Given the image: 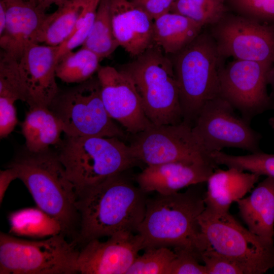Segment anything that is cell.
<instances>
[{
    "label": "cell",
    "instance_id": "1",
    "mask_svg": "<svg viewBox=\"0 0 274 274\" xmlns=\"http://www.w3.org/2000/svg\"><path fill=\"white\" fill-rule=\"evenodd\" d=\"M146 194L124 172L78 192L80 241L84 244L120 233H136L145 215Z\"/></svg>",
    "mask_w": 274,
    "mask_h": 274
},
{
    "label": "cell",
    "instance_id": "2",
    "mask_svg": "<svg viewBox=\"0 0 274 274\" xmlns=\"http://www.w3.org/2000/svg\"><path fill=\"white\" fill-rule=\"evenodd\" d=\"M204 195L194 189L148 198L136 233L144 250L173 247L201 254L211 246L201 233L199 217L205 209Z\"/></svg>",
    "mask_w": 274,
    "mask_h": 274
},
{
    "label": "cell",
    "instance_id": "3",
    "mask_svg": "<svg viewBox=\"0 0 274 274\" xmlns=\"http://www.w3.org/2000/svg\"><path fill=\"white\" fill-rule=\"evenodd\" d=\"M8 166L16 170L38 207L59 223L64 234L79 225L76 190L57 151L31 152L24 147Z\"/></svg>",
    "mask_w": 274,
    "mask_h": 274
},
{
    "label": "cell",
    "instance_id": "4",
    "mask_svg": "<svg viewBox=\"0 0 274 274\" xmlns=\"http://www.w3.org/2000/svg\"><path fill=\"white\" fill-rule=\"evenodd\" d=\"M123 141L117 137L65 135L57 152L77 194L140 162Z\"/></svg>",
    "mask_w": 274,
    "mask_h": 274
},
{
    "label": "cell",
    "instance_id": "5",
    "mask_svg": "<svg viewBox=\"0 0 274 274\" xmlns=\"http://www.w3.org/2000/svg\"><path fill=\"white\" fill-rule=\"evenodd\" d=\"M174 55L183 121L192 126L205 104L219 95V72L225 58L206 31Z\"/></svg>",
    "mask_w": 274,
    "mask_h": 274
},
{
    "label": "cell",
    "instance_id": "6",
    "mask_svg": "<svg viewBox=\"0 0 274 274\" xmlns=\"http://www.w3.org/2000/svg\"><path fill=\"white\" fill-rule=\"evenodd\" d=\"M135 58L118 69L133 82L147 118L157 125L182 122L179 89L172 60L154 44Z\"/></svg>",
    "mask_w": 274,
    "mask_h": 274
},
{
    "label": "cell",
    "instance_id": "7",
    "mask_svg": "<svg viewBox=\"0 0 274 274\" xmlns=\"http://www.w3.org/2000/svg\"><path fill=\"white\" fill-rule=\"evenodd\" d=\"M79 253L63 233L34 241L1 232L0 274L77 273Z\"/></svg>",
    "mask_w": 274,
    "mask_h": 274
},
{
    "label": "cell",
    "instance_id": "8",
    "mask_svg": "<svg viewBox=\"0 0 274 274\" xmlns=\"http://www.w3.org/2000/svg\"><path fill=\"white\" fill-rule=\"evenodd\" d=\"M49 108L61 121L65 135L126 138L105 108L97 75L59 90Z\"/></svg>",
    "mask_w": 274,
    "mask_h": 274
},
{
    "label": "cell",
    "instance_id": "9",
    "mask_svg": "<svg viewBox=\"0 0 274 274\" xmlns=\"http://www.w3.org/2000/svg\"><path fill=\"white\" fill-rule=\"evenodd\" d=\"M201 233L216 251L242 263L252 274L274 268V245L243 226L229 212L210 213L199 217Z\"/></svg>",
    "mask_w": 274,
    "mask_h": 274
},
{
    "label": "cell",
    "instance_id": "10",
    "mask_svg": "<svg viewBox=\"0 0 274 274\" xmlns=\"http://www.w3.org/2000/svg\"><path fill=\"white\" fill-rule=\"evenodd\" d=\"M235 109L220 95L203 106L192 126V132L208 154L225 148H234L251 153L260 151V134L249 122L238 117Z\"/></svg>",
    "mask_w": 274,
    "mask_h": 274
},
{
    "label": "cell",
    "instance_id": "11",
    "mask_svg": "<svg viewBox=\"0 0 274 274\" xmlns=\"http://www.w3.org/2000/svg\"><path fill=\"white\" fill-rule=\"evenodd\" d=\"M130 135L129 146L134 156L147 165L177 161L216 164L197 142L192 126L184 121L176 124H152Z\"/></svg>",
    "mask_w": 274,
    "mask_h": 274
},
{
    "label": "cell",
    "instance_id": "12",
    "mask_svg": "<svg viewBox=\"0 0 274 274\" xmlns=\"http://www.w3.org/2000/svg\"><path fill=\"white\" fill-rule=\"evenodd\" d=\"M273 64L233 59L219 72V95L250 121L254 117L274 108L268 94L269 73Z\"/></svg>",
    "mask_w": 274,
    "mask_h": 274
},
{
    "label": "cell",
    "instance_id": "13",
    "mask_svg": "<svg viewBox=\"0 0 274 274\" xmlns=\"http://www.w3.org/2000/svg\"><path fill=\"white\" fill-rule=\"evenodd\" d=\"M210 33L225 58L274 63V24L227 13Z\"/></svg>",
    "mask_w": 274,
    "mask_h": 274
},
{
    "label": "cell",
    "instance_id": "14",
    "mask_svg": "<svg viewBox=\"0 0 274 274\" xmlns=\"http://www.w3.org/2000/svg\"><path fill=\"white\" fill-rule=\"evenodd\" d=\"M97 77L102 99L110 116L130 134L142 131L153 124L146 116L142 100L131 79L113 66H100Z\"/></svg>",
    "mask_w": 274,
    "mask_h": 274
},
{
    "label": "cell",
    "instance_id": "15",
    "mask_svg": "<svg viewBox=\"0 0 274 274\" xmlns=\"http://www.w3.org/2000/svg\"><path fill=\"white\" fill-rule=\"evenodd\" d=\"M106 241L90 240L79 250L78 272L81 274H126L139 252L144 249L137 233H120Z\"/></svg>",
    "mask_w": 274,
    "mask_h": 274
},
{
    "label": "cell",
    "instance_id": "16",
    "mask_svg": "<svg viewBox=\"0 0 274 274\" xmlns=\"http://www.w3.org/2000/svg\"><path fill=\"white\" fill-rule=\"evenodd\" d=\"M58 50V46L31 43L18 61L29 108L49 107L60 90L55 72Z\"/></svg>",
    "mask_w": 274,
    "mask_h": 274
},
{
    "label": "cell",
    "instance_id": "17",
    "mask_svg": "<svg viewBox=\"0 0 274 274\" xmlns=\"http://www.w3.org/2000/svg\"><path fill=\"white\" fill-rule=\"evenodd\" d=\"M6 11V25L0 35L1 53L19 61L26 47L37 42L47 14L31 0H1Z\"/></svg>",
    "mask_w": 274,
    "mask_h": 274
},
{
    "label": "cell",
    "instance_id": "18",
    "mask_svg": "<svg viewBox=\"0 0 274 274\" xmlns=\"http://www.w3.org/2000/svg\"><path fill=\"white\" fill-rule=\"evenodd\" d=\"M217 165L214 163L172 162L147 165L135 177L145 192L169 194L184 188L207 182Z\"/></svg>",
    "mask_w": 274,
    "mask_h": 274
},
{
    "label": "cell",
    "instance_id": "19",
    "mask_svg": "<svg viewBox=\"0 0 274 274\" xmlns=\"http://www.w3.org/2000/svg\"><path fill=\"white\" fill-rule=\"evenodd\" d=\"M112 26L119 45L136 57L153 44L154 20L131 1L109 0Z\"/></svg>",
    "mask_w": 274,
    "mask_h": 274
},
{
    "label": "cell",
    "instance_id": "20",
    "mask_svg": "<svg viewBox=\"0 0 274 274\" xmlns=\"http://www.w3.org/2000/svg\"><path fill=\"white\" fill-rule=\"evenodd\" d=\"M260 177L234 167L226 170L215 168L207 181L204 210L214 214L229 212L232 203L250 192Z\"/></svg>",
    "mask_w": 274,
    "mask_h": 274
},
{
    "label": "cell",
    "instance_id": "21",
    "mask_svg": "<svg viewBox=\"0 0 274 274\" xmlns=\"http://www.w3.org/2000/svg\"><path fill=\"white\" fill-rule=\"evenodd\" d=\"M236 202L248 229L263 240L273 243L274 178L267 177L249 196Z\"/></svg>",
    "mask_w": 274,
    "mask_h": 274
},
{
    "label": "cell",
    "instance_id": "22",
    "mask_svg": "<svg viewBox=\"0 0 274 274\" xmlns=\"http://www.w3.org/2000/svg\"><path fill=\"white\" fill-rule=\"evenodd\" d=\"M21 127L25 139L24 147L31 152L45 151L62 141V124L49 107L29 108Z\"/></svg>",
    "mask_w": 274,
    "mask_h": 274
},
{
    "label": "cell",
    "instance_id": "23",
    "mask_svg": "<svg viewBox=\"0 0 274 274\" xmlns=\"http://www.w3.org/2000/svg\"><path fill=\"white\" fill-rule=\"evenodd\" d=\"M203 27L185 16L169 12L154 20L153 42L166 54H175L195 39Z\"/></svg>",
    "mask_w": 274,
    "mask_h": 274
},
{
    "label": "cell",
    "instance_id": "24",
    "mask_svg": "<svg viewBox=\"0 0 274 274\" xmlns=\"http://www.w3.org/2000/svg\"><path fill=\"white\" fill-rule=\"evenodd\" d=\"M90 0H67L53 13L47 14L37 42L57 46L71 35Z\"/></svg>",
    "mask_w": 274,
    "mask_h": 274
},
{
    "label": "cell",
    "instance_id": "25",
    "mask_svg": "<svg viewBox=\"0 0 274 274\" xmlns=\"http://www.w3.org/2000/svg\"><path fill=\"white\" fill-rule=\"evenodd\" d=\"M101 60L96 54L82 47L77 51L67 52L58 59L56 77L66 83L84 82L97 73Z\"/></svg>",
    "mask_w": 274,
    "mask_h": 274
},
{
    "label": "cell",
    "instance_id": "26",
    "mask_svg": "<svg viewBox=\"0 0 274 274\" xmlns=\"http://www.w3.org/2000/svg\"><path fill=\"white\" fill-rule=\"evenodd\" d=\"M9 220L11 231L19 235L42 237L63 233L59 223L39 208L13 212Z\"/></svg>",
    "mask_w": 274,
    "mask_h": 274
},
{
    "label": "cell",
    "instance_id": "27",
    "mask_svg": "<svg viewBox=\"0 0 274 274\" xmlns=\"http://www.w3.org/2000/svg\"><path fill=\"white\" fill-rule=\"evenodd\" d=\"M119 46L113 32L109 0H100L92 27L82 47L102 59L111 55Z\"/></svg>",
    "mask_w": 274,
    "mask_h": 274
},
{
    "label": "cell",
    "instance_id": "28",
    "mask_svg": "<svg viewBox=\"0 0 274 274\" xmlns=\"http://www.w3.org/2000/svg\"><path fill=\"white\" fill-rule=\"evenodd\" d=\"M227 0H176L170 12L185 16L203 27L212 26L227 14Z\"/></svg>",
    "mask_w": 274,
    "mask_h": 274
},
{
    "label": "cell",
    "instance_id": "29",
    "mask_svg": "<svg viewBox=\"0 0 274 274\" xmlns=\"http://www.w3.org/2000/svg\"><path fill=\"white\" fill-rule=\"evenodd\" d=\"M210 156L217 165L274 178V154L259 151L245 155H233L220 151L211 153Z\"/></svg>",
    "mask_w": 274,
    "mask_h": 274
},
{
    "label": "cell",
    "instance_id": "30",
    "mask_svg": "<svg viewBox=\"0 0 274 274\" xmlns=\"http://www.w3.org/2000/svg\"><path fill=\"white\" fill-rule=\"evenodd\" d=\"M175 257L174 250L167 247L145 249L143 254L135 258L126 274H168Z\"/></svg>",
    "mask_w": 274,
    "mask_h": 274
},
{
    "label": "cell",
    "instance_id": "31",
    "mask_svg": "<svg viewBox=\"0 0 274 274\" xmlns=\"http://www.w3.org/2000/svg\"><path fill=\"white\" fill-rule=\"evenodd\" d=\"M0 97L16 101H27V94L20 73L18 61L0 55Z\"/></svg>",
    "mask_w": 274,
    "mask_h": 274
},
{
    "label": "cell",
    "instance_id": "32",
    "mask_svg": "<svg viewBox=\"0 0 274 274\" xmlns=\"http://www.w3.org/2000/svg\"><path fill=\"white\" fill-rule=\"evenodd\" d=\"M201 260L207 274H252L242 263L221 254L212 247L201 254Z\"/></svg>",
    "mask_w": 274,
    "mask_h": 274
},
{
    "label": "cell",
    "instance_id": "33",
    "mask_svg": "<svg viewBox=\"0 0 274 274\" xmlns=\"http://www.w3.org/2000/svg\"><path fill=\"white\" fill-rule=\"evenodd\" d=\"M228 1L239 15L263 23L274 21V0Z\"/></svg>",
    "mask_w": 274,
    "mask_h": 274
},
{
    "label": "cell",
    "instance_id": "34",
    "mask_svg": "<svg viewBox=\"0 0 274 274\" xmlns=\"http://www.w3.org/2000/svg\"><path fill=\"white\" fill-rule=\"evenodd\" d=\"M176 257L168 274H207L204 264L193 253L184 249H174Z\"/></svg>",
    "mask_w": 274,
    "mask_h": 274
},
{
    "label": "cell",
    "instance_id": "35",
    "mask_svg": "<svg viewBox=\"0 0 274 274\" xmlns=\"http://www.w3.org/2000/svg\"><path fill=\"white\" fill-rule=\"evenodd\" d=\"M15 102L13 100L0 97V137H7L14 129L18 120Z\"/></svg>",
    "mask_w": 274,
    "mask_h": 274
},
{
    "label": "cell",
    "instance_id": "36",
    "mask_svg": "<svg viewBox=\"0 0 274 274\" xmlns=\"http://www.w3.org/2000/svg\"><path fill=\"white\" fill-rule=\"evenodd\" d=\"M138 7L155 20L170 12L174 0H131Z\"/></svg>",
    "mask_w": 274,
    "mask_h": 274
},
{
    "label": "cell",
    "instance_id": "37",
    "mask_svg": "<svg viewBox=\"0 0 274 274\" xmlns=\"http://www.w3.org/2000/svg\"><path fill=\"white\" fill-rule=\"evenodd\" d=\"M18 179L16 170L12 167L8 166L5 170L0 171V202L2 203L6 190L10 183Z\"/></svg>",
    "mask_w": 274,
    "mask_h": 274
},
{
    "label": "cell",
    "instance_id": "38",
    "mask_svg": "<svg viewBox=\"0 0 274 274\" xmlns=\"http://www.w3.org/2000/svg\"><path fill=\"white\" fill-rule=\"evenodd\" d=\"M67 0H43L39 5V7L44 11L49 8L51 5H55L58 7L62 5Z\"/></svg>",
    "mask_w": 274,
    "mask_h": 274
},
{
    "label": "cell",
    "instance_id": "39",
    "mask_svg": "<svg viewBox=\"0 0 274 274\" xmlns=\"http://www.w3.org/2000/svg\"><path fill=\"white\" fill-rule=\"evenodd\" d=\"M6 18L5 6L3 1L0 0V35L4 32L5 28Z\"/></svg>",
    "mask_w": 274,
    "mask_h": 274
},
{
    "label": "cell",
    "instance_id": "40",
    "mask_svg": "<svg viewBox=\"0 0 274 274\" xmlns=\"http://www.w3.org/2000/svg\"><path fill=\"white\" fill-rule=\"evenodd\" d=\"M268 84L270 86L271 90L270 96L274 98V63L269 73Z\"/></svg>",
    "mask_w": 274,
    "mask_h": 274
},
{
    "label": "cell",
    "instance_id": "41",
    "mask_svg": "<svg viewBox=\"0 0 274 274\" xmlns=\"http://www.w3.org/2000/svg\"><path fill=\"white\" fill-rule=\"evenodd\" d=\"M269 124L270 125V126H271V127L274 130V117H271L269 120Z\"/></svg>",
    "mask_w": 274,
    "mask_h": 274
},
{
    "label": "cell",
    "instance_id": "42",
    "mask_svg": "<svg viewBox=\"0 0 274 274\" xmlns=\"http://www.w3.org/2000/svg\"><path fill=\"white\" fill-rule=\"evenodd\" d=\"M34 1L39 6V5L42 2L43 0H31Z\"/></svg>",
    "mask_w": 274,
    "mask_h": 274
},
{
    "label": "cell",
    "instance_id": "43",
    "mask_svg": "<svg viewBox=\"0 0 274 274\" xmlns=\"http://www.w3.org/2000/svg\"><path fill=\"white\" fill-rule=\"evenodd\" d=\"M176 1V0H174V1Z\"/></svg>",
    "mask_w": 274,
    "mask_h": 274
}]
</instances>
